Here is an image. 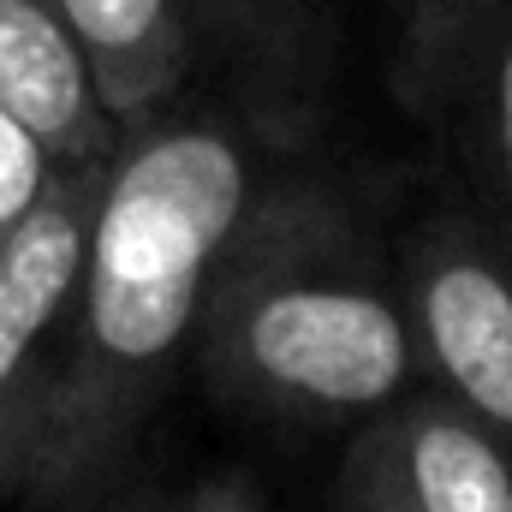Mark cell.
<instances>
[{
    "label": "cell",
    "instance_id": "3",
    "mask_svg": "<svg viewBox=\"0 0 512 512\" xmlns=\"http://www.w3.org/2000/svg\"><path fill=\"white\" fill-rule=\"evenodd\" d=\"M423 382L512 435V233L471 203H435L393 239Z\"/></svg>",
    "mask_w": 512,
    "mask_h": 512
},
{
    "label": "cell",
    "instance_id": "9",
    "mask_svg": "<svg viewBox=\"0 0 512 512\" xmlns=\"http://www.w3.org/2000/svg\"><path fill=\"white\" fill-rule=\"evenodd\" d=\"M376 429L393 447V465L417 512H512V435L417 382L387 405Z\"/></svg>",
    "mask_w": 512,
    "mask_h": 512
},
{
    "label": "cell",
    "instance_id": "4",
    "mask_svg": "<svg viewBox=\"0 0 512 512\" xmlns=\"http://www.w3.org/2000/svg\"><path fill=\"white\" fill-rule=\"evenodd\" d=\"M393 90L459 179V203L512 233V0H411Z\"/></svg>",
    "mask_w": 512,
    "mask_h": 512
},
{
    "label": "cell",
    "instance_id": "7",
    "mask_svg": "<svg viewBox=\"0 0 512 512\" xmlns=\"http://www.w3.org/2000/svg\"><path fill=\"white\" fill-rule=\"evenodd\" d=\"M0 108L54 167L108 161L120 143L60 0H0Z\"/></svg>",
    "mask_w": 512,
    "mask_h": 512
},
{
    "label": "cell",
    "instance_id": "6",
    "mask_svg": "<svg viewBox=\"0 0 512 512\" xmlns=\"http://www.w3.org/2000/svg\"><path fill=\"white\" fill-rule=\"evenodd\" d=\"M203 54L233 78V114L268 155L304 149L334 90V0H185Z\"/></svg>",
    "mask_w": 512,
    "mask_h": 512
},
{
    "label": "cell",
    "instance_id": "8",
    "mask_svg": "<svg viewBox=\"0 0 512 512\" xmlns=\"http://www.w3.org/2000/svg\"><path fill=\"white\" fill-rule=\"evenodd\" d=\"M60 12L120 131L173 108L203 60L185 0H60Z\"/></svg>",
    "mask_w": 512,
    "mask_h": 512
},
{
    "label": "cell",
    "instance_id": "2",
    "mask_svg": "<svg viewBox=\"0 0 512 512\" xmlns=\"http://www.w3.org/2000/svg\"><path fill=\"white\" fill-rule=\"evenodd\" d=\"M191 358L239 417H382L423 382L393 239L322 173L262 179L209 274Z\"/></svg>",
    "mask_w": 512,
    "mask_h": 512
},
{
    "label": "cell",
    "instance_id": "10",
    "mask_svg": "<svg viewBox=\"0 0 512 512\" xmlns=\"http://www.w3.org/2000/svg\"><path fill=\"white\" fill-rule=\"evenodd\" d=\"M334 512H417L399 465H393V447L387 435L370 423H358L352 447L340 453V471H334Z\"/></svg>",
    "mask_w": 512,
    "mask_h": 512
},
{
    "label": "cell",
    "instance_id": "1",
    "mask_svg": "<svg viewBox=\"0 0 512 512\" xmlns=\"http://www.w3.org/2000/svg\"><path fill=\"white\" fill-rule=\"evenodd\" d=\"M268 149L233 108H161L120 131L90 209L72 322L24 501L90 507L126 477L203 316Z\"/></svg>",
    "mask_w": 512,
    "mask_h": 512
},
{
    "label": "cell",
    "instance_id": "13",
    "mask_svg": "<svg viewBox=\"0 0 512 512\" xmlns=\"http://www.w3.org/2000/svg\"><path fill=\"white\" fill-rule=\"evenodd\" d=\"M131 512H173V507H131Z\"/></svg>",
    "mask_w": 512,
    "mask_h": 512
},
{
    "label": "cell",
    "instance_id": "5",
    "mask_svg": "<svg viewBox=\"0 0 512 512\" xmlns=\"http://www.w3.org/2000/svg\"><path fill=\"white\" fill-rule=\"evenodd\" d=\"M102 167H54L30 209L0 227V495H24L30 483Z\"/></svg>",
    "mask_w": 512,
    "mask_h": 512
},
{
    "label": "cell",
    "instance_id": "12",
    "mask_svg": "<svg viewBox=\"0 0 512 512\" xmlns=\"http://www.w3.org/2000/svg\"><path fill=\"white\" fill-rule=\"evenodd\" d=\"M173 512H262V501L245 477H209L185 501H173Z\"/></svg>",
    "mask_w": 512,
    "mask_h": 512
},
{
    "label": "cell",
    "instance_id": "11",
    "mask_svg": "<svg viewBox=\"0 0 512 512\" xmlns=\"http://www.w3.org/2000/svg\"><path fill=\"white\" fill-rule=\"evenodd\" d=\"M48 173H54V161L42 155V143L0 108V227L30 209V197L48 185Z\"/></svg>",
    "mask_w": 512,
    "mask_h": 512
}]
</instances>
